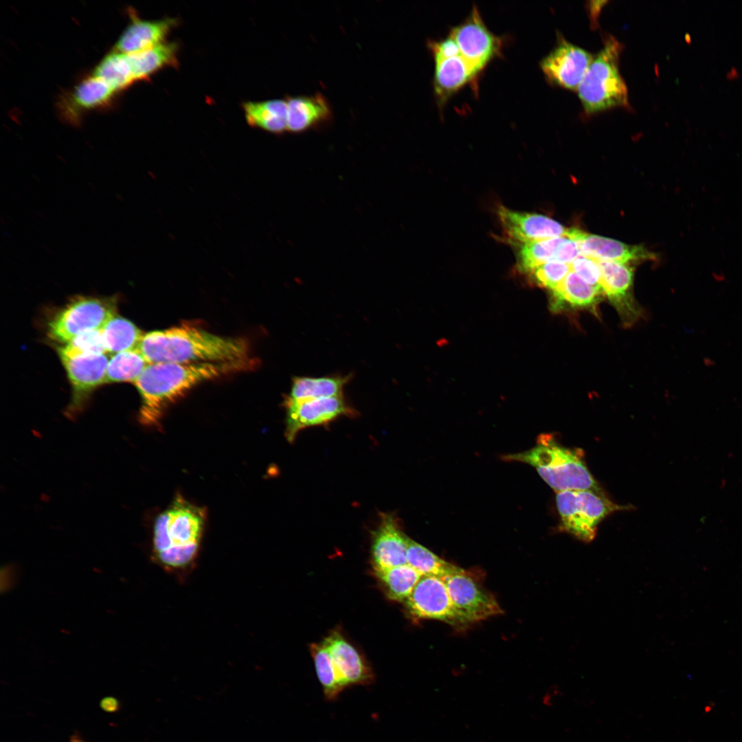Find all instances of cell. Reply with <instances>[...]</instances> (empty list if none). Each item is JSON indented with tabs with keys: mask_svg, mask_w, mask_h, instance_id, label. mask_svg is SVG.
Instances as JSON below:
<instances>
[{
	"mask_svg": "<svg viewBox=\"0 0 742 742\" xmlns=\"http://www.w3.org/2000/svg\"><path fill=\"white\" fill-rule=\"evenodd\" d=\"M92 75L102 79L117 92L135 82L126 55L114 50L104 56Z\"/></svg>",
	"mask_w": 742,
	"mask_h": 742,
	"instance_id": "cell-30",
	"label": "cell"
},
{
	"mask_svg": "<svg viewBox=\"0 0 742 742\" xmlns=\"http://www.w3.org/2000/svg\"><path fill=\"white\" fill-rule=\"evenodd\" d=\"M567 237L578 243L581 256L596 260L628 263L632 260L650 258L651 254L642 247L627 245L574 228L568 229Z\"/></svg>",
	"mask_w": 742,
	"mask_h": 742,
	"instance_id": "cell-20",
	"label": "cell"
},
{
	"mask_svg": "<svg viewBox=\"0 0 742 742\" xmlns=\"http://www.w3.org/2000/svg\"><path fill=\"white\" fill-rule=\"evenodd\" d=\"M434 60V88L440 104L478 74L460 54Z\"/></svg>",
	"mask_w": 742,
	"mask_h": 742,
	"instance_id": "cell-23",
	"label": "cell"
},
{
	"mask_svg": "<svg viewBox=\"0 0 742 742\" xmlns=\"http://www.w3.org/2000/svg\"><path fill=\"white\" fill-rule=\"evenodd\" d=\"M242 108L249 126L276 135L287 131L286 99L247 101Z\"/></svg>",
	"mask_w": 742,
	"mask_h": 742,
	"instance_id": "cell-26",
	"label": "cell"
},
{
	"mask_svg": "<svg viewBox=\"0 0 742 742\" xmlns=\"http://www.w3.org/2000/svg\"><path fill=\"white\" fill-rule=\"evenodd\" d=\"M130 23L117 40L113 50L132 54L164 43L170 32L177 25V18L166 17L158 20H144L133 10Z\"/></svg>",
	"mask_w": 742,
	"mask_h": 742,
	"instance_id": "cell-17",
	"label": "cell"
},
{
	"mask_svg": "<svg viewBox=\"0 0 742 742\" xmlns=\"http://www.w3.org/2000/svg\"><path fill=\"white\" fill-rule=\"evenodd\" d=\"M310 650L325 698L329 701L335 700L345 688L339 679L327 646L324 641L313 643L311 645Z\"/></svg>",
	"mask_w": 742,
	"mask_h": 742,
	"instance_id": "cell-33",
	"label": "cell"
},
{
	"mask_svg": "<svg viewBox=\"0 0 742 742\" xmlns=\"http://www.w3.org/2000/svg\"><path fill=\"white\" fill-rule=\"evenodd\" d=\"M552 293L550 308L555 312L566 309H586L596 313L605 295L603 291L589 284L573 271Z\"/></svg>",
	"mask_w": 742,
	"mask_h": 742,
	"instance_id": "cell-22",
	"label": "cell"
},
{
	"mask_svg": "<svg viewBox=\"0 0 742 742\" xmlns=\"http://www.w3.org/2000/svg\"><path fill=\"white\" fill-rule=\"evenodd\" d=\"M570 271V265L552 261L537 267L528 273L539 286L552 291L563 282Z\"/></svg>",
	"mask_w": 742,
	"mask_h": 742,
	"instance_id": "cell-35",
	"label": "cell"
},
{
	"mask_svg": "<svg viewBox=\"0 0 742 742\" xmlns=\"http://www.w3.org/2000/svg\"><path fill=\"white\" fill-rule=\"evenodd\" d=\"M59 357L105 354L102 328L82 333L57 348Z\"/></svg>",
	"mask_w": 742,
	"mask_h": 742,
	"instance_id": "cell-34",
	"label": "cell"
},
{
	"mask_svg": "<svg viewBox=\"0 0 742 742\" xmlns=\"http://www.w3.org/2000/svg\"><path fill=\"white\" fill-rule=\"evenodd\" d=\"M60 359L71 386V400L67 410L71 416L82 409L94 390L105 383L109 360L104 354Z\"/></svg>",
	"mask_w": 742,
	"mask_h": 742,
	"instance_id": "cell-13",
	"label": "cell"
},
{
	"mask_svg": "<svg viewBox=\"0 0 742 742\" xmlns=\"http://www.w3.org/2000/svg\"><path fill=\"white\" fill-rule=\"evenodd\" d=\"M283 403L286 409L285 436L291 442L306 427L324 425L341 416L353 417L357 414L344 395Z\"/></svg>",
	"mask_w": 742,
	"mask_h": 742,
	"instance_id": "cell-9",
	"label": "cell"
},
{
	"mask_svg": "<svg viewBox=\"0 0 742 742\" xmlns=\"http://www.w3.org/2000/svg\"><path fill=\"white\" fill-rule=\"evenodd\" d=\"M106 352L116 354L138 348L144 333L132 322L117 314L102 328Z\"/></svg>",
	"mask_w": 742,
	"mask_h": 742,
	"instance_id": "cell-27",
	"label": "cell"
},
{
	"mask_svg": "<svg viewBox=\"0 0 742 742\" xmlns=\"http://www.w3.org/2000/svg\"><path fill=\"white\" fill-rule=\"evenodd\" d=\"M287 104V131L302 133L328 124L333 113L328 100L322 93L290 96Z\"/></svg>",
	"mask_w": 742,
	"mask_h": 742,
	"instance_id": "cell-21",
	"label": "cell"
},
{
	"mask_svg": "<svg viewBox=\"0 0 742 742\" xmlns=\"http://www.w3.org/2000/svg\"><path fill=\"white\" fill-rule=\"evenodd\" d=\"M621 44L611 36L594 56L577 90L584 111L593 114L628 105L625 82L619 71Z\"/></svg>",
	"mask_w": 742,
	"mask_h": 742,
	"instance_id": "cell-5",
	"label": "cell"
},
{
	"mask_svg": "<svg viewBox=\"0 0 742 742\" xmlns=\"http://www.w3.org/2000/svg\"><path fill=\"white\" fill-rule=\"evenodd\" d=\"M442 578L461 627L502 614L495 597L464 569Z\"/></svg>",
	"mask_w": 742,
	"mask_h": 742,
	"instance_id": "cell-8",
	"label": "cell"
},
{
	"mask_svg": "<svg viewBox=\"0 0 742 742\" xmlns=\"http://www.w3.org/2000/svg\"><path fill=\"white\" fill-rule=\"evenodd\" d=\"M205 510L178 495L156 518L153 554L173 574L190 571L196 560L205 521Z\"/></svg>",
	"mask_w": 742,
	"mask_h": 742,
	"instance_id": "cell-3",
	"label": "cell"
},
{
	"mask_svg": "<svg viewBox=\"0 0 742 742\" xmlns=\"http://www.w3.org/2000/svg\"><path fill=\"white\" fill-rule=\"evenodd\" d=\"M570 265L571 270L587 283L604 292L601 286V273L596 260L580 255Z\"/></svg>",
	"mask_w": 742,
	"mask_h": 742,
	"instance_id": "cell-36",
	"label": "cell"
},
{
	"mask_svg": "<svg viewBox=\"0 0 742 742\" xmlns=\"http://www.w3.org/2000/svg\"><path fill=\"white\" fill-rule=\"evenodd\" d=\"M254 359L225 363L148 364L134 383L141 397L139 420L159 424L166 409L198 384L253 368Z\"/></svg>",
	"mask_w": 742,
	"mask_h": 742,
	"instance_id": "cell-1",
	"label": "cell"
},
{
	"mask_svg": "<svg viewBox=\"0 0 742 742\" xmlns=\"http://www.w3.org/2000/svg\"><path fill=\"white\" fill-rule=\"evenodd\" d=\"M405 604L408 613L416 619H434L461 627L442 577L421 576Z\"/></svg>",
	"mask_w": 742,
	"mask_h": 742,
	"instance_id": "cell-11",
	"label": "cell"
},
{
	"mask_svg": "<svg viewBox=\"0 0 742 742\" xmlns=\"http://www.w3.org/2000/svg\"><path fill=\"white\" fill-rule=\"evenodd\" d=\"M117 93L102 79L91 75L60 99V113L67 121L77 123L83 113L109 104Z\"/></svg>",
	"mask_w": 742,
	"mask_h": 742,
	"instance_id": "cell-19",
	"label": "cell"
},
{
	"mask_svg": "<svg viewBox=\"0 0 742 742\" xmlns=\"http://www.w3.org/2000/svg\"><path fill=\"white\" fill-rule=\"evenodd\" d=\"M503 459L532 466L556 493L589 490L604 493L586 465L583 451L562 445L552 434H540L532 449Z\"/></svg>",
	"mask_w": 742,
	"mask_h": 742,
	"instance_id": "cell-4",
	"label": "cell"
},
{
	"mask_svg": "<svg viewBox=\"0 0 742 742\" xmlns=\"http://www.w3.org/2000/svg\"><path fill=\"white\" fill-rule=\"evenodd\" d=\"M505 237L514 245L567 236L568 229L545 215L513 210L504 205L497 210Z\"/></svg>",
	"mask_w": 742,
	"mask_h": 742,
	"instance_id": "cell-14",
	"label": "cell"
},
{
	"mask_svg": "<svg viewBox=\"0 0 742 742\" xmlns=\"http://www.w3.org/2000/svg\"><path fill=\"white\" fill-rule=\"evenodd\" d=\"M580 255L578 243L565 236L557 251L554 261L570 265Z\"/></svg>",
	"mask_w": 742,
	"mask_h": 742,
	"instance_id": "cell-38",
	"label": "cell"
},
{
	"mask_svg": "<svg viewBox=\"0 0 742 742\" xmlns=\"http://www.w3.org/2000/svg\"><path fill=\"white\" fill-rule=\"evenodd\" d=\"M590 53L563 38L541 61L548 80L570 90L577 89L592 60Z\"/></svg>",
	"mask_w": 742,
	"mask_h": 742,
	"instance_id": "cell-12",
	"label": "cell"
},
{
	"mask_svg": "<svg viewBox=\"0 0 742 742\" xmlns=\"http://www.w3.org/2000/svg\"><path fill=\"white\" fill-rule=\"evenodd\" d=\"M352 378V374L322 376H294L289 393L284 401L300 402L306 400L344 395V387Z\"/></svg>",
	"mask_w": 742,
	"mask_h": 742,
	"instance_id": "cell-24",
	"label": "cell"
},
{
	"mask_svg": "<svg viewBox=\"0 0 742 742\" xmlns=\"http://www.w3.org/2000/svg\"><path fill=\"white\" fill-rule=\"evenodd\" d=\"M117 303L115 296L73 297L49 319L47 336L65 344L82 333L100 329L116 315Z\"/></svg>",
	"mask_w": 742,
	"mask_h": 742,
	"instance_id": "cell-7",
	"label": "cell"
},
{
	"mask_svg": "<svg viewBox=\"0 0 742 742\" xmlns=\"http://www.w3.org/2000/svg\"><path fill=\"white\" fill-rule=\"evenodd\" d=\"M148 364L225 363L251 359L248 342L181 324L144 335L137 348Z\"/></svg>",
	"mask_w": 742,
	"mask_h": 742,
	"instance_id": "cell-2",
	"label": "cell"
},
{
	"mask_svg": "<svg viewBox=\"0 0 742 742\" xmlns=\"http://www.w3.org/2000/svg\"><path fill=\"white\" fill-rule=\"evenodd\" d=\"M324 642L345 688L354 685L367 686L374 682L373 672L366 660L339 631L330 633Z\"/></svg>",
	"mask_w": 742,
	"mask_h": 742,
	"instance_id": "cell-18",
	"label": "cell"
},
{
	"mask_svg": "<svg viewBox=\"0 0 742 742\" xmlns=\"http://www.w3.org/2000/svg\"><path fill=\"white\" fill-rule=\"evenodd\" d=\"M387 596L404 601L409 596L421 575L408 564L384 570H374Z\"/></svg>",
	"mask_w": 742,
	"mask_h": 742,
	"instance_id": "cell-28",
	"label": "cell"
},
{
	"mask_svg": "<svg viewBox=\"0 0 742 742\" xmlns=\"http://www.w3.org/2000/svg\"><path fill=\"white\" fill-rule=\"evenodd\" d=\"M429 45L434 59L447 58L460 54L457 43L450 35L442 40L429 43Z\"/></svg>",
	"mask_w": 742,
	"mask_h": 742,
	"instance_id": "cell-37",
	"label": "cell"
},
{
	"mask_svg": "<svg viewBox=\"0 0 742 742\" xmlns=\"http://www.w3.org/2000/svg\"><path fill=\"white\" fill-rule=\"evenodd\" d=\"M449 35L457 43L460 55L478 73L500 54L502 40L484 24L476 8Z\"/></svg>",
	"mask_w": 742,
	"mask_h": 742,
	"instance_id": "cell-10",
	"label": "cell"
},
{
	"mask_svg": "<svg viewBox=\"0 0 742 742\" xmlns=\"http://www.w3.org/2000/svg\"><path fill=\"white\" fill-rule=\"evenodd\" d=\"M556 503L561 519L560 530L585 543L595 539L598 526L606 517L627 508L616 504L604 493L589 490L556 493Z\"/></svg>",
	"mask_w": 742,
	"mask_h": 742,
	"instance_id": "cell-6",
	"label": "cell"
},
{
	"mask_svg": "<svg viewBox=\"0 0 742 742\" xmlns=\"http://www.w3.org/2000/svg\"><path fill=\"white\" fill-rule=\"evenodd\" d=\"M605 295L616 309L622 322L631 325L641 316V308L632 295L633 269L627 263L597 260Z\"/></svg>",
	"mask_w": 742,
	"mask_h": 742,
	"instance_id": "cell-15",
	"label": "cell"
},
{
	"mask_svg": "<svg viewBox=\"0 0 742 742\" xmlns=\"http://www.w3.org/2000/svg\"><path fill=\"white\" fill-rule=\"evenodd\" d=\"M565 236L515 245L517 247V267L523 273H529L537 267L554 261Z\"/></svg>",
	"mask_w": 742,
	"mask_h": 742,
	"instance_id": "cell-31",
	"label": "cell"
},
{
	"mask_svg": "<svg viewBox=\"0 0 742 742\" xmlns=\"http://www.w3.org/2000/svg\"><path fill=\"white\" fill-rule=\"evenodd\" d=\"M179 44L165 41L138 53L126 54L135 82L147 80L166 67L178 66Z\"/></svg>",
	"mask_w": 742,
	"mask_h": 742,
	"instance_id": "cell-25",
	"label": "cell"
},
{
	"mask_svg": "<svg viewBox=\"0 0 742 742\" xmlns=\"http://www.w3.org/2000/svg\"><path fill=\"white\" fill-rule=\"evenodd\" d=\"M406 559L407 564L421 576L433 575L443 578L462 569L441 559L409 537L407 539Z\"/></svg>",
	"mask_w": 742,
	"mask_h": 742,
	"instance_id": "cell-29",
	"label": "cell"
},
{
	"mask_svg": "<svg viewBox=\"0 0 742 742\" xmlns=\"http://www.w3.org/2000/svg\"><path fill=\"white\" fill-rule=\"evenodd\" d=\"M72 742H82V741L80 739H78V738H74L72 739Z\"/></svg>",
	"mask_w": 742,
	"mask_h": 742,
	"instance_id": "cell-39",
	"label": "cell"
},
{
	"mask_svg": "<svg viewBox=\"0 0 742 742\" xmlns=\"http://www.w3.org/2000/svg\"><path fill=\"white\" fill-rule=\"evenodd\" d=\"M407 539L393 515L381 513L379 524L372 532L373 569L384 570L407 564Z\"/></svg>",
	"mask_w": 742,
	"mask_h": 742,
	"instance_id": "cell-16",
	"label": "cell"
},
{
	"mask_svg": "<svg viewBox=\"0 0 742 742\" xmlns=\"http://www.w3.org/2000/svg\"><path fill=\"white\" fill-rule=\"evenodd\" d=\"M148 365L137 348L116 353L108 363L105 383H134Z\"/></svg>",
	"mask_w": 742,
	"mask_h": 742,
	"instance_id": "cell-32",
	"label": "cell"
}]
</instances>
